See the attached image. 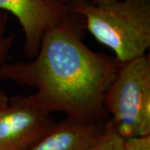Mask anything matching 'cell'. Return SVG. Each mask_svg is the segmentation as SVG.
<instances>
[{
    "mask_svg": "<svg viewBox=\"0 0 150 150\" xmlns=\"http://www.w3.org/2000/svg\"><path fill=\"white\" fill-rule=\"evenodd\" d=\"M72 12V11H71ZM83 18H70L43 36L32 61L7 64L1 80L35 89L29 95L46 112H61L85 122L104 123L109 118L103 99L120 62L98 53L83 43Z\"/></svg>",
    "mask_w": 150,
    "mask_h": 150,
    "instance_id": "1",
    "label": "cell"
},
{
    "mask_svg": "<svg viewBox=\"0 0 150 150\" xmlns=\"http://www.w3.org/2000/svg\"><path fill=\"white\" fill-rule=\"evenodd\" d=\"M68 7L120 63L144 55L150 48V0H72Z\"/></svg>",
    "mask_w": 150,
    "mask_h": 150,
    "instance_id": "2",
    "label": "cell"
},
{
    "mask_svg": "<svg viewBox=\"0 0 150 150\" xmlns=\"http://www.w3.org/2000/svg\"><path fill=\"white\" fill-rule=\"evenodd\" d=\"M104 108L123 139L150 135V58L120 63L103 99Z\"/></svg>",
    "mask_w": 150,
    "mask_h": 150,
    "instance_id": "3",
    "label": "cell"
},
{
    "mask_svg": "<svg viewBox=\"0 0 150 150\" xmlns=\"http://www.w3.org/2000/svg\"><path fill=\"white\" fill-rule=\"evenodd\" d=\"M54 123L29 96L10 98L0 111V150H28Z\"/></svg>",
    "mask_w": 150,
    "mask_h": 150,
    "instance_id": "4",
    "label": "cell"
},
{
    "mask_svg": "<svg viewBox=\"0 0 150 150\" xmlns=\"http://www.w3.org/2000/svg\"><path fill=\"white\" fill-rule=\"evenodd\" d=\"M0 11L18 19L24 33V54L34 58L45 33L73 14L68 5L50 0H0Z\"/></svg>",
    "mask_w": 150,
    "mask_h": 150,
    "instance_id": "5",
    "label": "cell"
},
{
    "mask_svg": "<svg viewBox=\"0 0 150 150\" xmlns=\"http://www.w3.org/2000/svg\"><path fill=\"white\" fill-rule=\"evenodd\" d=\"M106 122L67 117L50 126L28 150H88L101 135Z\"/></svg>",
    "mask_w": 150,
    "mask_h": 150,
    "instance_id": "6",
    "label": "cell"
},
{
    "mask_svg": "<svg viewBox=\"0 0 150 150\" xmlns=\"http://www.w3.org/2000/svg\"><path fill=\"white\" fill-rule=\"evenodd\" d=\"M88 150H123V139L118 134L109 118L96 142Z\"/></svg>",
    "mask_w": 150,
    "mask_h": 150,
    "instance_id": "7",
    "label": "cell"
},
{
    "mask_svg": "<svg viewBox=\"0 0 150 150\" xmlns=\"http://www.w3.org/2000/svg\"><path fill=\"white\" fill-rule=\"evenodd\" d=\"M8 20V15L5 12L0 11V80H1V72L3 67L6 64L8 55L9 54L11 48L14 41L15 35L12 34L9 36L5 35L6 23Z\"/></svg>",
    "mask_w": 150,
    "mask_h": 150,
    "instance_id": "8",
    "label": "cell"
},
{
    "mask_svg": "<svg viewBox=\"0 0 150 150\" xmlns=\"http://www.w3.org/2000/svg\"><path fill=\"white\" fill-rule=\"evenodd\" d=\"M123 150H150V135L123 139Z\"/></svg>",
    "mask_w": 150,
    "mask_h": 150,
    "instance_id": "9",
    "label": "cell"
},
{
    "mask_svg": "<svg viewBox=\"0 0 150 150\" xmlns=\"http://www.w3.org/2000/svg\"><path fill=\"white\" fill-rule=\"evenodd\" d=\"M8 101H9V98L4 92L0 91V111L8 105Z\"/></svg>",
    "mask_w": 150,
    "mask_h": 150,
    "instance_id": "10",
    "label": "cell"
},
{
    "mask_svg": "<svg viewBox=\"0 0 150 150\" xmlns=\"http://www.w3.org/2000/svg\"><path fill=\"white\" fill-rule=\"evenodd\" d=\"M50 1H53V2H55V3H57L59 4H62V5H68V4L72 0H50Z\"/></svg>",
    "mask_w": 150,
    "mask_h": 150,
    "instance_id": "11",
    "label": "cell"
}]
</instances>
